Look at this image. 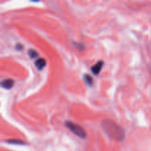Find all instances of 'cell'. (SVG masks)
<instances>
[{
  "mask_svg": "<svg viewBox=\"0 0 151 151\" xmlns=\"http://www.w3.org/2000/svg\"><path fill=\"white\" fill-rule=\"evenodd\" d=\"M105 134L111 139L120 142L125 139V133L123 128L111 119H104L101 123Z\"/></svg>",
  "mask_w": 151,
  "mask_h": 151,
  "instance_id": "obj_1",
  "label": "cell"
},
{
  "mask_svg": "<svg viewBox=\"0 0 151 151\" xmlns=\"http://www.w3.org/2000/svg\"><path fill=\"white\" fill-rule=\"evenodd\" d=\"M65 125L67 127V128L71 132L73 133L77 137H80L81 139H84L86 137V132L79 125H77V124L74 123V122H68L67 121V122H65Z\"/></svg>",
  "mask_w": 151,
  "mask_h": 151,
  "instance_id": "obj_2",
  "label": "cell"
},
{
  "mask_svg": "<svg viewBox=\"0 0 151 151\" xmlns=\"http://www.w3.org/2000/svg\"><path fill=\"white\" fill-rule=\"evenodd\" d=\"M103 60H100V61L97 62L96 64H94V66L91 67V72L94 75H98L100 74V72H101V69L103 66Z\"/></svg>",
  "mask_w": 151,
  "mask_h": 151,
  "instance_id": "obj_3",
  "label": "cell"
},
{
  "mask_svg": "<svg viewBox=\"0 0 151 151\" xmlns=\"http://www.w3.org/2000/svg\"><path fill=\"white\" fill-rule=\"evenodd\" d=\"M14 85V81L12 79H6L1 81V87L4 89H10Z\"/></svg>",
  "mask_w": 151,
  "mask_h": 151,
  "instance_id": "obj_4",
  "label": "cell"
},
{
  "mask_svg": "<svg viewBox=\"0 0 151 151\" xmlns=\"http://www.w3.org/2000/svg\"><path fill=\"white\" fill-rule=\"evenodd\" d=\"M46 65H47V61L44 58H38L35 62V66L40 71L42 70L45 67Z\"/></svg>",
  "mask_w": 151,
  "mask_h": 151,
  "instance_id": "obj_5",
  "label": "cell"
},
{
  "mask_svg": "<svg viewBox=\"0 0 151 151\" xmlns=\"http://www.w3.org/2000/svg\"><path fill=\"white\" fill-rule=\"evenodd\" d=\"M6 142L12 145H23L25 143L20 139H9L6 141Z\"/></svg>",
  "mask_w": 151,
  "mask_h": 151,
  "instance_id": "obj_6",
  "label": "cell"
},
{
  "mask_svg": "<svg viewBox=\"0 0 151 151\" xmlns=\"http://www.w3.org/2000/svg\"><path fill=\"white\" fill-rule=\"evenodd\" d=\"M84 81H85V83L88 86H91L93 85V83H94L93 78H91L90 75H84Z\"/></svg>",
  "mask_w": 151,
  "mask_h": 151,
  "instance_id": "obj_7",
  "label": "cell"
},
{
  "mask_svg": "<svg viewBox=\"0 0 151 151\" xmlns=\"http://www.w3.org/2000/svg\"><path fill=\"white\" fill-rule=\"evenodd\" d=\"M29 55L31 58H35L38 57V52L35 51V50H32H32H29Z\"/></svg>",
  "mask_w": 151,
  "mask_h": 151,
  "instance_id": "obj_8",
  "label": "cell"
}]
</instances>
